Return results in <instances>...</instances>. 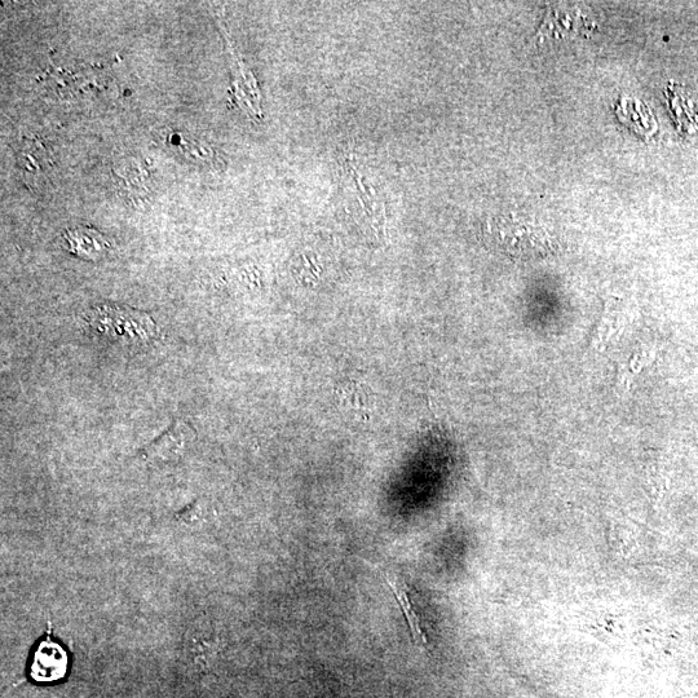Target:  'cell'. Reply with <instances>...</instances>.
<instances>
[{
    "mask_svg": "<svg viewBox=\"0 0 698 698\" xmlns=\"http://www.w3.org/2000/svg\"><path fill=\"white\" fill-rule=\"evenodd\" d=\"M91 329L112 342L147 344L156 337V325L148 315L114 304H104L90 312Z\"/></svg>",
    "mask_w": 698,
    "mask_h": 698,
    "instance_id": "cell-1",
    "label": "cell"
},
{
    "mask_svg": "<svg viewBox=\"0 0 698 698\" xmlns=\"http://www.w3.org/2000/svg\"><path fill=\"white\" fill-rule=\"evenodd\" d=\"M196 439V432L184 421H176L169 430L141 450V457L150 465L179 462Z\"/></svg>",
    "mask_w": 698,
    "mask_h": 698,
    "instance_id": "cell-2",
    "label": "cell"
},
{
    "mask_svg": "<svg viewBox=\"0 0 698 698\" xmlns=\"http://www.w3.org/2000/svg\"><path fill=\"white\" fill-rule=\"evenodd\" d=\"M68 670V651L51 638V630H48L34 649L29 669L30 678L39 684L56 683L66 677Z\"/></svg>",
    "mask_w": 698,
    "mask_h": 698,
    "instance_id": "cell-3",
    "label": "cell"
},
{
    "mask_svg": "<svg viewBox=\"0 0 698 698\" xmlns=\"http://www.w3.org/2000/svg\"><path fill=\"white\" fill-rule=\"evenodd\" d=\"M638 316L633 306L622 299H612L605 303L593 331V346L604 349L618 342L635 325Z\"/></svg>",
    "mask_w": 698,
    "mask_h": 698,
    "instance_id": "cell-4",
    "label": "cell"
},
{
    "mask_svg": "<svg viewBox=\"0 0 698 698\" xmlns=\"http://www.w3.org/2000/svg\"><path fill=\"white\" fill-rule=\"evenodd\" d=\"M498 234L508 251L527 258H538L550 251L546 233L536 225L515 222L498 224Z\"/></svg>",
    "mask_w": 698,
    "mask_h": 698,
    "instance_id": "cell-5",
    "label": "cell"
},
{
    "mask_svg": "<svg viewBox=\"0 0 698 698\" xmlns=\"http://www.w3.org/2000/svg\"><path fill=\"white\" fill-rule=\"evenodd\" d=\"M361 560L365 561L366 565H369V567L382 574L383 580L391 587L392 593L395 595L406 621H408L413 642L419 647L426 646L427 638L423 633L421 620H419L418 614L414 611L412 599H410L409 589L406 583L402 581L400 577H397L395 573L388 571V569H384L383 565L374 564L362 558Z\"/></svg>",
    "mask_w": 698,
    "mask_h": 698,
    "instance_id": "cell-6",
    "label": "cell"
},
{
    "mask_svg": "<svg viewBox=\"0 0 698 698\" xmlns=\"http://www.w3.org/2000/svg\"><path fill=\"white\" fill-rule=\"evenodd\" d=\"M64 242L69 253L79 258L96 262L110 250L108 238L95 229L79 227L65 232Z\"/></svg>",
    "mask_w": 698,
    "mask_h": 698,
    "instance_id": "cell-7",
    "label": "cell"
},
{
    "mask_svg": "<svg viewBox=\"0 0 698 698\" xmlns=\"http://www.w3.org/2000/svg\"><path fill=\"white\" fill-rule=\"evenodd\" d=\"M653 360H655V355H653L652 349L648 347L635 349L618 366V381L624 386L630 387L643 374V371L651 368Z\"/></svg>",
    "mask_w": 698,
    "mask_h": 698,
    "instance_id": "cell-8",
    "label": "cell"
},
{
    "mask_svg": "<svg viewBox=\"0 0 698 698\" xmlns=\"http://www.w3.org/2000/svg\"><path fill=\"white\" fill-rule=\"evenodd\" d=\"M20 163L26 175L37 179L39 175L46 172L48 166L47 154L44 152L41 144L28 141V143H25L24 148L21 149Z\"/></svg>",
    "mask_w": 698,
    "mask_h": 698,
    "instance_id": "cell-9",
    "label": "cell"
}]
</instances>
